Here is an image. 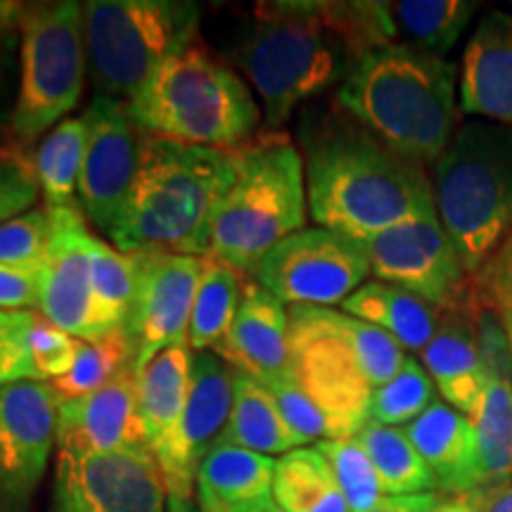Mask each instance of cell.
I'll list each match as a JSON object with an SVG mask.
<instances>
[{"mask_svg": "<svg viewBox=\"0 0 512 512\" xmlns=\"http://www.w3.org/2000/svg\"><path fill=\"white\" fill-rule=\"evenodd\" d=\"M394 43L384 3H259L230 62L259 95L264 133H283L299 107L339 88L363 55Z\"/></svg>", "mask_w": 512, "mask_h": 512, "instance_id": "6da1fadb", "label": "cell"}, {"mask_svg": "<svg viewBox=\"0 0 512 512\" xmlns=\"http://www.w3.org/2000/svg\"><path fill=\"white\" fill-rule=\"evenodd\" d=\"M299 152L309 219L320 228L366 242L437 211L427 166L377 138L335 100L306 107Z\"/></svg>", "mask_w": 512, "mask_h": 512, "instance_id": "7a4b0ae2", "label": "cell"}, {"mask_svg": "<svg viewBox=\"0 0 512 512\" xmlns=\"http://www.w3.org/2000/svg\"><path fill=\"white\" fill-rule=\"evenodd\" d=\"M238 174V147L188 145L140 138L138 171L112 235L124 254L174 252L207 256L209 221Z\"/></svg>", "mask_w": 512, "mask_h": 512, "instance_id": "3957f363", "label": "cell"}, {"mask_svg": "<svg viewBox=\"0 0 512 512\" xmlns=\"http://www.w3.org/2000/svg\"><path fill=\"white\" fill-rule=\"evenodd\" d=\"M335 102L377 138L434 166L460 128L456 64L418 48H373L337 88Z\"/></svg>", "mask_w": 512, "mask_h": 512, "instance_id": "277c9868", "label": "cell"}, {"mask_svg": "<svg viewBox=\"0 0 512 512\" xmlns=\"http://www.w3.org/2000/svg\"><path fill=\"white\" fill-rule=\"evenodd\" d=\"M290 375L330 425V439H351L370 422L375 389L399 373L406 351L382 330L342 309L287 306Z\"/></svg>", "mask_w": 512, "mask_h": 512, "instance_id": "5b68a950", "label": "cell"}, {"mask_svg": "<svg viewBox=\"0 0 512 512\" xmlns=\"http://www.w3.org/2000/svg\"><path fill=\"white\" fill-rule=\"evenodd\" d=\"M306 221L302 152L285 133H261L238 147V174L211 214L204 259L254 278L261 259Z\"/></svg>", "mask_w": 512, "mask_h": 512, "instance_id": "8992f818", "label": "cell"}, {"mask_svg": "<svg viewBox=\"0 0 512 512\" xmlns=\"http://www.w3.org/2000/svg\"><path fill=\"white\" fill-rule=\"evenodd\" d=\"M128 107L150 136L219 150L249 143L264 119L249 83L197 41L159 64Z\"/></svg>", "mask_w": 512, "mask_h": 512, "instance_id": "52a82bcc", "label": "cell"}, {"mask_svg": "<svg viewBox=\"0 0 512 512\" xmlns=\"http://www.w3.org/2000/svg\"><path fill=\"white\" fill-rule=\"evenodd\" d=\"M434 209L477 278L512 240V128L460 124L432 166Z\"/></svg>", "mask_w": 512, "mask_h": 512, "instance_id": "ba28073f", "label": "cell"}, {"mask_svg": "<svg viewBox=\"0 0 512 512\" xmlns=\"http://www.w3.org/2000/svg\"><path fill=\"white\" fill-rule=\"evenodd\" d=\"M88 81L95 95L131 102L171 55L197 41L202 10L188 0L81 3Z\"/></svg>", "mask_w": 512, "mask_h": 512, "instance_id": "9c48e42d", "label": "cell"}, {"mask_svg": "<svg viewBox=\"0 0 512 512\" xmlns=\"http://www.w3.org/2000/svg\"><path fill=\"white\" fill-rule=\"evenodd\" d=\"M17 34L19 79L8 133L12 145L29 152L67 119L86 88L81 3H24Z\"/></svg>", "mask_w": 512, "mask_h": 512, "instance_id": "30bf717a", "label": "cell"}, {"mask_svg": "<svg viewBox=\"0 0 512 512\" xmlns=\"http://www.w3.org/2000/svg\"><path fill=\"white\" fill-rule=\"evenodd\" d=\"M366 245L328 228H304L278 242L254 280L285 306L339 309L370 278Z\"/></svg>", "mask_w": 512, "mask_h": 512, "instance_id": "8fae6325", "label": "cell"}, {"mask_svg": "<svg viewBox=\"0 0 512 512\" xmlns=\"http://www.w3.org/2000/svg\"><path fill=\"white\" fill-rule=\"evenodd\" d=\"M363 245L375 280L418 294L439 311H465L470 304L475 278L437 211L384 230Z\"/></svg>", "mask_w": 512, "mask_h": 512, "instance_id": "7c38bea8", "label": "cell"}, {"mask_svg": "<svg viewBox=\"0 0 512 512\" xmlns=\"http://www.w3.org/2000/svg\"><path fill=\"white\" fill-rule=\"evenodd\" d=\"M136 290L124 320L136 375L166 349L188 347L202 259L174 252H136Z\"/></svg>", "mask_w": 512, "mask_h": 512, "instance_id": "4fadbf2b", "label": "cell"}, {"mask_svg": "<svg viewBox=\"0 0 512 512\" xmlns=\"http://www.w3.org/2000/svg\"><path fill=\"white\" fill-rule=\"evenodd\" d=\"M86 155H83L76 202L86 221L112 238L124 214L128 192L138 171L140 131L128 102L95 95L83 112Z\"/></svg>", "mask_w": 512, "mask_h": 512, "instance_id": "5bb4252c", "label": "cell"}, {"mask_svg": "<svg viewBox=\"0 0 512 512\" xmlns=\"http://www.w3.org/2000/svg\"><path fill=\"white\" fill-rule=\"evenodd\" d=\"M50 512H169V496L150 448L57 453Z\"/></svg>", "mask_w": 512, "mask_h": 512, "instance_id": "9a60e30c", "label": "cell"}, {"mask_svg": "<svg viewBox=\"0 0 512 512\" xmlns=\"http://www.w3.org/2000/svg\"><path fill=\"white\" fill-rule=\"evenodd\" d=\"M57 394L46 382L0 387V512H31L57 448Z\"/></svg>", "mask_w": 512, "mask_h": 512, "instance_id": "2e32d148", "label": "cell"}, {"mask_svg": "<svg viewBox=\"0 0 512 512\" xmlns=\"http://www.w3.org/2000/svg\"><path fill=\"white\" fill-rule=\"evenodd\" d=\"M484 363V396L472 415L477 444V484L491 489L512 479V342L498 306L472 294L465 309Z\"/></svg>", "mask_w": 512, "mask_h": 512, "instance_id": "e0dca14e", "label": "cell"}, {"mask_svg": "<svg viewBox=\"0 0 512 512\" xmlns=\"http://www.w3.org/2000/svg\"><path fill=\"white\" fill-rule=\"evenodd\" d=\"M50 209V207H48ZM53 214V238L43 261L38 313L55 328L81 342L105 339L100 328L91 278L93 233L86 226V216L79 204L50 209Z\"/></svg>", "mask_w": 512, "mask_h": 512, "instance_id": "ac0fdd59", "label": "cell"}, {"mask_svg": "<svg viewBox=\"0 0 512 512\" xmlns=\"http://www.w3.org/2000/svg\"><path fill=\"white\" fill-rule=\"evenodd\" d=\"M147 448L136 373L126 370L91 394L57 403V453L98 456Z\"/></svg>", "mask_w": 512, "mask_h": 512, "instance_id": "d6986e66", "label": "cell"}, {"mask_svg": "<svg viewBox=\"0 0 512 512\" xmlns=\"http://www.w3.org/2000/svg\"><path fill=\"white\" fill-rule=\"evenodd\" d=\"M233 370L271 384L290 375V313L254 278L245 283L240 309L219 347L214 349Z\"/></svg>", "mask_w": 512, "mask_h": 512, "instance_id": "ffe728a7", "label": "cell"}, {"mask_svg": "<svg viewBox=\"0 0 512 512\" xmlns=\"http://www.w3.org/2000/svg\"><path fill=\"white\" fill-rule=\"evenodd\" d=\"M467 117L512 128V15L489 10L467 41L458 79Z\"/></svg>", "mask_w": 512, "mask_h": 512, "instance_id": "44dd1931", "label": "cell"}, {"mask_svg": "<svg viewBox=\"0 0 512 512\" xmlns=\"http://www.w3.org/2000/svg\"><path fill=\"white\" fill-rule=\"evenodd\" d=\"M403 430L432 470L439 494L453 496L479 489L475 427L467 415L437 399Z\"/></svg>", "mask_w": 512, "mask_h": 512, "instance_id": "7402d4cb", "label": "cell"}, {"mask_svg": "<svg viewBox=\"0 0 512 512\" xmlns=\"http://www.w3.org/2000/svg\"><path fill=\"white\" fill-rule=\"evenodd\" d=\"M233 408V368L216 356L202 351L192 358L190 399L181 427V467L185 482L197 489V467L209 448L219 444Z\"/></svg>", "mask_w": 512, "mask_h": 512, "instance_id": "603a6c76", "label": "cell"}, {"mask_svg": "<svg viewBox=\"0 0 512 512\" xmlns=\"http://www.w3.org/2000/svg\"><path fill=\"white\" fill-rule=\"evenodd\" d=\"M420 356L448 406L472 418L482 403L486 375L470 316L465 311H441L437 335Z\"/></svg>", "mask_w": 512, "mask_h": 512, "instance_id": "cb8c5ba5", "label": "cell"}, {"mask_svg": "<svg viewBox=\"0 0 512 512\" xmlns=\"http://www.w3.org/2000/svg\"><path fill=\"white\" fill-rule=\"evenodd\" d=\"M344 313L382 330L403 351L422 354L439 330L441 311L403 287L368 280L339 306Z\"/></svg>", "mask_w": 512, "mask_h": 512, "instance_id": "d4e9b609", "label": "cell"}, {"mask_svg": "<svg viewBox=\"0 0 512 512\" xmlns=\"http://www.w3.org/2000/svg\"><path fill=\"white\" fill-rule=\"evenodd\" d=\"M219 441L268 458L306 446L287 425L268 387L240 370H233V408Z\"/></svg>", "mask_w": 512, "mask_h": 512, "instance_id": "484cf974", "label": "cell"}, {"mask_svg": "<svg viewBox=\"0 0 512 512\" xmlns=\"http://www.w3.org/2000/svg\"><path fill=\"white\" fill-rule=\"evenodd\" d=\"M394 43L446 60L456 48L479 3L470 0H396L384 3Z\"/></svg>", "mask_w": 512, "mask_h": 512, "instance_id": "4316f807", "label": "cell"}, {"mask_svg": "<svg viewBox=\"0 0 512 512\" xmlns=\"http://www.w3.org/2000/svg\"><path fill=\"white\" fill-rule=\"evenodd\" d=\"M271 494L285 512H351L316 446L294 448L275 458Z\"/></svg>", "mask_w": 512, "mask_h": 512, "instance_id": "83f0119b", "label": "cell"}, {"mask_svg": "<svg viewBox=\"0 0 512 512\" xmlns=\"http://www.w3.org/2000/svg\"><path fill=\"white\" fill-rule=\"evenodd\" d=\"M354 439L366 448L370 463L380 477L384 496H418L439 491L432 470L403 427L368 422Z\"/></svg>", "mask_w": 512, "mask_h": 512, "instance_id": "f1b7e54d", "label": "cell"}, {"mask_svg": "<svg viewBox=\"0 0 512 512\" xmlns=\"http://www.w3.org/2000/svg\"><path fill=\"white\" fill-rule=\"evenodd\" d=\"M245 280L221 261L202 259V278L192 302L188 347L192 354L214 351L226 339L240 309Z\"/></svg>", "mask_w": 512, "mask_h": 512, "instance_id": "f546056e", "label": "cell"}, {"mask_svg": "<svg viewBox=\"0 0 512 512\" xmlns=\"http://www.w3.org/2000/svg\"><path fill=\"white\" fill-rule=\"evenodd\" d=\"M273 475L275 458L219 441L197 467V486L209 489L223 505H235L271 494Z\"/></svg>", "mask_w": 512, "mask_h": 512, "instance_id": "4dcf8cb0", "label": "cell"}, {"mask_svg": "<svg viewBox=\"0 0 512 512\" xmlns=\"http://www.w3.org/2000/svg\"><path fill=\"white\" fill-rule=\"evenodd\" d=\"M86 155V119L67 117L48 133L34 152V171L43 204L60 209L74 204Z\"/></svg>", "mask_w": 512, "mask_h": 512, "instance_id": "1f68e13d", "label": "cell"}, {"mask_svg": "<svg viewBox=\"0 0 512 512\" xmlns=\"http://www.w3.org/2000/svg\"><path fill=\"white\" fill-rule=\"evenodd\" d=\"M91 278L102 335L124 328V320L136 290V261L133 254L119 252L100 238H91Z\"/></svg>", "mask_w": 512, "mask_h": 512, "instance_id": "d6a6232c", "label": "cell"}, {"mask_svg": "<svg viewBox=\"0 0 512 512\" xmlns=\"http://www.w3.org/2000/svg\"><path fill=\"white\" fill-rule=\"evenodd\" d=\"M126 370H133V349L124 330H117L98 342H79L74 368L60 380L50 382V387L57 399H74L105 387Z\"/></svg>", "mask_w": 512, "mask_h": 512, "instance_id": "836d02e7", "label": "cell"}, {"mask_svg": "<svg viewBox=\"0 0 512 512\" xmlns=\"http://www.w3.org/2000/svg\"><path fill=\"white\" fill-rule=\"evenodd\" d=\"M430 373L413 356H406L399 373L375 389L370 399V422L384 427H406L437 401Z\"/></svg>", "mask_w": 512, "mask_h": 512, "instance_id": "e575fe53", "label": "cell"}, {"mask_svg": "<svg viewBox=\"0 0 512 512\" xmlns=\"http://www.w3.org/2000/svg\"><path fill=\"white\" fill-rule=\"evenodd\" d=\"M316 451L328 460L339 491L351 512H368L384 498L380 477L370 463L366 448L351 439L316 441Z\"/></svg>", "mask_w": 512, "mask_h": 512, "instance_id": "d590c367", "label": "cell"}, {"mask_svg": "<svg viewBox=\"0 0 512 512\" xmlns=\"http://www.w3.org/2000/svg\"><path fill=\"white\" fill-rule=\"evenodd\" d=\"M53 238V214L46 204L0 223V264L29 266L46 261Z\"/></svg>", "mask_w": 512, "mask_h": 512, "instance_id": "8d00e7d4", "label": "cell"}, {"mask_svg": "<svg viewBox=\"0 0 512 512\" xmlns=\"http://www.w3.org/2000/svg\"><path fill=\"white\" fill-rule=\"evenodd\" d=\"M79 342L81 339L67 335L41 313H36L34 323L24 335V344H27L31 363H34L36 382L50 384L67 375L79 356Z\"/></svg>", "mask_w": 512, "mask_h": 512, "instance_id": "74e56055", "label": "cell"}, {"mask_svg": "<svg viewBox=\"0 0 512 512\" xmlns=\"http://www.w3.org/2000/svg\"><path fill=\"white\" fill-rule=\"evenodd\" d=\"M41 197L34 157L15 145L0 147V223L34 209Z\"/></svg>", "mask_w": 512, "mask_h": 512, "instance_id": "f35d334b", "label": "cell"}, {"mask_svg": "<svg viewBox=\"0 0 512 512\" xmlns=\"http://www.w3.org/2000/svg\"><path fill=\"white\" fill-rule=\"evenodd\" d=\"M264 387H268V392H271L273 399L278 401V408L280 413H283V418L287 420V425L292 427V432L297 434L304 444L330 439L328 420L320 413L316 403L304 394V389L292 380V375L280 377V380L264 384Z\"/></svg>", "mask_w": 512, "mask_h": 512, "instance_id": "ab89813d", "label": "cell"}, {"mask_svg": "<svg viewBox=\"0 0 512 512\" xmlns=\"http://www.w3.org/2000/svg\"><path fill=\"white\" fill-rule=\"evenodd\" d=\"M41 271H43V264H29V266L0 264V309L38 313Z\"/></svg>", "mask_w": 512, "mask_h": 512, "instance_id": "60d3db41", "label": "cell"}, {"mask_svg": "<svg viewBox=\"0 0 512 512\" xmlns=\"http://www.w3.org/2000/svg\"><path fill=\"white\" fill-rule=\"evenodd\" d=\"M27 380L36 382V373L24 339L0 344V387Z\"/></svg>", "mask_w": 512, "mask_h": 512, "instance_id": "b9f144b4", "label": "cell"}, {"mask_svg": "<svg viewBox=\"0 0 512 512\" xmlns=\"http://www.w3.org/2000/svg\"><path fill=\"white\" fill-rule=\"evenodd\" d=\"M19 38V36H17ZM17 38L15 41L5 43V46H0V138H3V133L10 128V117H12V110H15V98L17 93H12V53H15L17 48Z\"/></svg>", "mask_w": 512, "mask_h": 512, "instance_id": "7bdbcfd3", "label": "cell"}, {"mask_svg": "<svg viewBox=\"0 0 512 512\" xmlns=\"http://www.w3.org/2000/svg\"><path fill=\"white\" fill-rule=\"evenodd\" d=\"M444 494L432 491V494H418V496H384L375 508L368 512H432L437 508Z\"/></svg>", "mask_w": 512, "mask_h": 512, "instance_id": "ee69618b", "label": "cell"}, {"mask_svg": "<svg viewBox=\"0 0 512 512\" xmlns=\"http://www.w3.org/2000/svg\"><path fill=\"white\" fill-rule=\"evenodd\" d=\"M36 311H5L0 309V344L17 342L27 335L29 325L34 323Z\"/></svg>", "mask_w": 512, "mask_h": 512, "instance_id": "f6af8a7d", "label": "cell"}, {"mask_svg": "<svg viewBox=\"0 0 512 512\" xmlns=\"http://www.w3.org/2000/svg\"><path fill=\"white\" fill-rule=\"evenodd\" d=\"M484 491L486 489H475L467 491V494H453L441 498L437 508L432 512H482V503H484Z\"/></svg>", "mask_w": 512, "mask_h": 512, "instance_id": "bcb514c9", "label": "cell"}, {"mask_svg": "<svg viewBox=\"0 0 512 512\" xmlns=\"http://www.w3.org/2000/svg\"><path fill=\"white\" fill-rule=\"evenodd\" d=\"M24 3H15V0H0V46L15 41L19 17H22Z\"/></svg>", "mask_w": 512, "mask_h": 512, "instance_id": "7dc6e473", "label": "cell"}, {"mask_svg": "<svg viewBox=\"0 0 512 512\" xmlns=\"http://www.w3.org/2000/svg\"><path fill=\"white\" fill-rule=\"evenodd\" d=\"M482 512H512V479L484 491Z\"/></svg>", "mask_w": 512, "mask_h": 512, "instance_id": "c3c4849f", "label": "cell"}, {"mask_svg": "<svg viewBox=\"0 0 512 512\" xmlns=\"http://www.w3.org/2000/svg\"><path fill=\"white\" fill-rule=\"evenodd\" d=\"M228 512H285L275 503L273 494L254 498V501H245V503H235V505H226Z\"/></svg>", "mask_w": 512, "mask_h": 512, "instance_id": "681fc988", "label": "cell"}, {"mask_svg": "<svg viewBox=\"0 0 512 512\" xmlns=\"http://www.w3.org/2000/svg\"><path fill=\"white\" fill-rule=\"evenodd\" d=\"M197 505H200V512H228L226 505L204 486H197Z\"/></svg>", "mask_w": 512, "mask_h": 512, "instance_id": "f907efd6", "label": "cell"}, {"mask_svg": "<svg viewBox=\"0 0 512 512\" xmlns=\"http://www.w3.org/2000/svg\"><path fill=\"white\" fill-rule=\"evenodd\" d=\"M501 313H503L505 323H508V332H510V342H512V306H501Z\"/></svg>", "mask_w": 512, "mask_h": 512, "instance_id": "816d5d0a", "label": "cell"}]
</instances>
